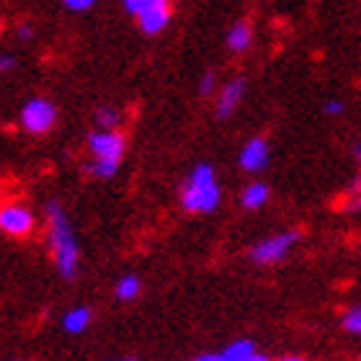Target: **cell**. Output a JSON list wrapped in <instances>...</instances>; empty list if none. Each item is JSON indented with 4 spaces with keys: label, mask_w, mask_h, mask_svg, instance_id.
<instances>
[{
    "label": "cell",
    "mask_w": 361,
    "mask_h": 361,
    "mask_svg": "<svg viewBox=\"0 0 361 361\" xmlns=\"http://www.w3.org/2000/svg\"><path fill=\"white\" fill-rule=\"evenodd\" d=\"M348 194H361V173L354 178V183H351V188H348Z\"/></svg>",
    "instance_id": "obj_25"
},
{
    "label": "cell",
    "mask_w": 361,
    "mask_h": 361,
    "mask_svg": "<svg viewBox=\"0 0 361 361\" xmlns=\"http://www.w3.org/2000/svg\"><path fill=\"white\" fill-rule=\"evenodd\" d=\"M140 292H142V281H140L137 274H124V276L116 281V289H114L116 300H121V302H135L137 297H140Z\"/></svg>",
    "instance_id": "obj_13"
},
{
    "label": "cell",
    "mask_w": 361,
    "mask_h": 361,
    "mask_svg": "<svg viewBox=\"0 0 361 361\" xmlns=\"http://www.w3.org/2000/svg\"><path fill=\"white\" fill-rule=\"evenodd\" d=\"M90 320H93V312L83 305H78V307L68 310L65 315H62V331L70 333V336H80V333L88 331Z\"/></svg>",
    "instance_id": "obj_11"
},
{
    "label": "cell",
    "mask_w": 361,
    "mask_h": 361,
    "mask_svg": "<svg viewBox=\"0 0 361 361\" xmlns=\"http://www.w3.org/2000/svg\"><path fill=\"white\" fill-rule=\"evenodd\" d=\"M356 361H361V356H359V359H356Z\"/></svg>",
    "instance_id": "obj_31"
},
{
    "label": "cell",
    "mask_w": 361,
    "mask_h": 361,
    "mask_svg": "<svg viewBox=\"0 0 361 361\" xmlns=\"http://www.w3.org/2000/svg\"><path fill=\"white\" fill-rule=\"evenodd\" d=\"M85 171H88L93 178H98V180H109V178H114L116 176V171H119V163H114V160H98V158H93L85 166Z\"/></svg>",
    "instance_id": "obj_15"
},
{
    "label": "cell",
    "mask_w": 361,
    "mask_h": 361,
    "mask_svg": "<svg viewBox=\"0 0 361 361\" xmlns=\"http://www.w3.org/2000/svg\"><path fill=\"white\" fill-rule=\"evenodd\" d=\"M173 18V6L171 0H155L152 6H147L142 13L137 16V29L142 31L145 37H158L168 29V23Z\"/></svg>",
    "instance_id": "obj_7"
},
{
    "label": "cell",
    "mask_w": 361,
    "mask_h": 361,
    "mask_svg": "<svg viewBox=\"0 0 361 361\" xmlns=\"http://www.w3.org/2000/svg\"><path fill=\"white\" fill-rule=\"evenodd\" d=\"M16 68V57L11 52H3L0 54V75H8L11 70Z\"/></svg>",
    "instance_id": "obj_22"
},
{
    "label": "cell",
    "mask_w": 361,
    "mask_h": 361,
    "mask_svg": "<svg viewBox=\"0 0 361 361\" xmlns=\"http://www.w3.org/2000/svg\"><path fill=\"white\" fill-rule=\"evenodd\" d=\"M114 361H137L135 356H121V359H114Z\"/></svg>",
    "instance_id": "obj_30"
},
{
    "label": "cell",
    "mask_w": 361,
    "mask_h": 361,
    "mask_svg": "<svg viewBox=\"0 0 361 361\" xmlns=\"http://www.w3.org/2000/svg\"><path fill=\"white\" fill-rule=\"evenodd\" d=\"M16 34H18V39H21V42H31V39H34V26H31V23H21Z\"/></svg>",
    "instance_id": "obj_24"
},
{
    "label": "cell",
    "mask_w": 361,
    "mask_h": 361,
    "mask_svg": "<svg viewBox=\"0 0 361 361\" xmlns=\"http://www.w3.org/2000/svg\"><path fill=\"white\" fill-rule=\"evenodd\" d=\"M243 96H245V80L243 78H233V80H227L225 85H219L217 90V101H214V114H217V119H230L235 114V109L240 106Z\"/></svg>",
    "instance_id": "obj_8"
},
{
    "label": "cell",
    "mask_w": 361,
    "mask_h": 361,
    "mask_svg": "<svg viewBox=\"0 0 361 361\" xmlns=\"http://www.w3.org/2000/svg\"><path fill=\"white\" fill-rule=\"evenodd\" d=\"M269 196H271V188L266 183H261V180H253V183H248V186L243 188L240 204L245 209H261L269 202Z\"/></svg>",
    "instance_id": "obj_12"
},
{
    "label": "cell",
    "mask_w": 361,
    "mask_h": 361,
    "mask_svg": "<svg viewBox=\"0 0 361 361\" xmlns=\"http://www.w3.org/2000/svg\"><path fill=\"white\" fill-rule=\"evenodd\" d=\"M343 101H338V98H331V101H325V106H323V111L328 114V116H341L343 114Z\"/></svg>",
    "instance_id": "obj_21"
},
{
    "label": "cell",
    "mask_w": 361,
    "mask_h": 361,
    "mask_svg": "<svg viewBox=\"0 0 361 361\" xmlns=\"http://www.w3.org/2000/svg\"><path fill=\"white\" fill-rule=\"evenodd\" d=\"M341 325H343V331L351 333V336H361V305L356 307H348L341 317Z\"/></svg>",
    "instance_id": "obj_17"
},
{
    "label": "cell",
    "mask_w": 361,
    "mask_h": 361,
    "mask_svg": "<svg viewBox=\"0 0 361 361\" xmlns=\"http://www.w3.org/2000/svg\"><path fill=\"white\" fill-rule=\"evenodd\" d=\"M219 199H222V191H219L214 168L209 163L194 166L180 188V207L191 214H209L219 207Z\"/></svg>",
    "instance_id": "obj_2"
},
{
    "label": "cell",
    "mask_w": 361,
    "mask_h": 361,
    "mask_svg": "<svg viewBox=\"0 0 361 361\" xmlns=\"http://www.w3.org/2000/svg\"><path fill=\"white\" fill-rule=\"evenodd\" d=\"M279 361H305L302 356H284V359H279Z\"/></svg>",
    "instance_id": "obj_29"
},
{
    "label": "cell",
    "mask_w": 361,
    "mask_h": 361,
    "mask_svg": "<svg viewBox=\"0 0 361 361\" xmlns=\"http://www.w3.org/2000/svg\"><path fill=\"white\" fill-rule=\"evenodd\" d=\"M214 90H219L217 88V73H214V70H207V73L202 75V80H199V93L207 98V96H212Z\"/></svg>",
    "instance_id": "obj_18"
},
{
    "label": "cell",
    "mask_w": 361,
    "mask_h": 361,
    "mask_svg": "<svg viewBox=\"0 0 361 361\" xmlns=\"http://www.w3.org/2000/svg\"><path fill=\"white\" fill-rule=\"evenodd\" d=\"M88 150L98 160H114L121 163V155L127 150V137L119 129H96L88 137Z\"/></svg>",
    "instance_id": "obj_6"
},
{
    "label": "cell",
    "mask_w": 361,
    "mask_h": 361,
    "mask_svg": "<svg viewBox=\"0 0 361 361\" xmlns=\"http://www.w3.org/2000/svg\"><path fill=\"white\" fill-rule=\"evenodd\" d=\"M18 121H21L23 132H29V135H47L57 124V106L44 96L31 98L21 106Z\"/></svg>",
    "instance_id": "obj_3"
},
{
    "label": "cell",
    "mask_w": 361,
    "mask_h": 361,
    "mask_svg": "<svg viewBox=\"0 0 361 361\" xmlns=\"http://www.w3.org/2000/svg\"><path fill=\"white\" fill-rule=\"evenodd\" d=\"M269 158H271V150L266 137H250L240 150V168L248 171V173H261L269 166Z\"/></svg>",
    "instance_id": "obj_9"
},
{
    "label": "cell",
    "mask_w": 361,
    "mask_h": 361,
    "mask_svg": "<svg viewBox=\"0 0 361 361\" xmlns=\"http://www.w3.org/2000/svg\"><path fill=\"white\" fill-rule=\"evenodd\" d=\"M98 129H116L121 124V111L116 106H101L96 111Z\"/></svg>",
    "instance_id": "obj_16"
},
{
    "label": "cell",
    "mask_w": 361,
    "mask_h": 361,
    "mask_svg": "<svg viewBox=\"0 0 361 361\" xmlns=\"http://www.w3.org/2000/svg\"><path fill=\"white\" fill-rule=\"evenodd\" d=\"M225 44L233 54H245V52H248L250 47H253V26H250V21H245V18L235 21L233 26L227 29Z\"/></svg>",
    "instance_id": "obj_10"
},
{
    "label": "cell",
    "mask_w": 361,
    "mask_h": 361,
    "mask_svg": "<svg viewBox=\"0 0 361 361\" xmlns=\"http://www.w3.org/2000/svg\"><path fill=\"white\" fill-rule=\"evenodd\" d=\"M119 3H121V8H124L129 16H132V18H137V16L142 13L147 6H152L155 0H119Z\"/></svg>",
    "instance_id": "obj_19"
},
{
    "label": "cell",
    "mask_w": 361,
    "mask_h": 361,
    "mask_svg": "<svg viewBox=\"0 0 361 361\" xmlns=\"http://www.w3.org/2000/svg\"><path fill=\"white\" fill-rule=\"evenodd\" d=\"M253 354H256V343H253V341H235V343L225 346L222 361H243Z\"/></svg>",
    "instance_id": "obj_14"
},
{
    "label": "cell",
    "mask_w": 361,
    "mask_h": 361,
    "mask_svg": "<svg viewBox=\"0 0 361 361\" xmlns=\"http://www.w3.org/2000/svg\"><path fill=\"white\" fill-rule=\"evenodd\" d=\"M37 230V217L23 202L0 204V233L11 238H29Z\"/></svg>",
    "instance_id": "obj_5"
},
{
    "label": "cell",
    "mask_w": 361,
    "mask_h": 361,
    "mask_svg": "<svg viewBox=\"0 0 361 361\" xmlns=\"http://www.w3.org/2000/svg\"><path fill=\"white\" fill-rule=\"evenodd\" d=\"M343 212H348V214L361 212V194H348L346 204H343Z\"/></svg>",
    "instance_id": "obj_23"
},
{
    "label": "cell",
    "mask_w": 361,
    "mask_h": 361,
    "mask_svg": "<svg viewBox=\"0 0 361 361\" xmlns=\"http://www.w3.org/2000/svg\"><path fill=\"white\" fill-rule=\"evenodd\" d=\"M243 361H269V359H266L264 354H258V351H256L253 356H248V359H243Z\"/></svg>",
    "instance_id": "obj_27"
},
{
    "label": "cell",
    "mask_w": 361,
    "mask_h": 361,
    "mask_svg": "<svg viewBox=\"0 0 361 361\" xmlns=\"http://www.w3.org/2000/svg\"><path fill=\"white\" fill-rule=\"evenodd\" d=\"M300 240V233L297 230H286V233H276L266 238V240L256 243L253 248H250V261L258 266H271V264H279V261H284L286 253L294 248V243Z\"/></svg>",
    "instance_id": "obj_4"
},
{
    "label": "cell",
    "mask_w": 361,
    "mask_h": 361,
    "mask_svg": "<svg viewBox=\"0 0 361 361\" xmlns=\"http://www.w3.org/2000/svg\"><path fill=\"white\" fill-rule=\"evenodd\" d=\"M194 361H222V354H204V356H196Z\"/></svg>",
    "instance_id": "obj_26"
},
{
    "label": "cell",
    "mask_w": 361,
    "mask_h": 361,
    "mask_svg": "<svg viewBox=\"0 0 361 361\" xmlns=\"http://www.w3.org/2000/svg\"><path fill=\"white\" fill-rule=\"evenodd\" d=\"M354 158L359 160V166H361V145H356L354 147Z\"/></svg>",
    "instance_id": "obj_28"
},
{
    "label": "cell",
    "mask_w": 361,
    "mask_h": 361,
    "mask_svg": "<svg viewBox=\"0 0 361 361\" xmlns=\"http://www.w3.org/2000/svg\"><path fill=\"white\" fill-rule=\"evenodd\" d=\"M47 222H49V250H52L57 274L65 281H73L80 269V248H78L75 233L60 202L47 204Z\"/></svg>",
    "instance_id": "obj_1"
},
{
    "label": "cell",
    "mask_w": 361,
    "mask_h": 361,
    "mask_svg": "<svg viewBox=\"0 0 361 361\" xmlns=\"http://www.w3.org/2000/svg\"><path fill=\"white\" fill-rule=\"evenodd\" d=\"M60 3L68 8L70 13H85V11L96 6V0H60Z\"/></svg>",
    "instance_id": "obj_20"
}]
</instances>
